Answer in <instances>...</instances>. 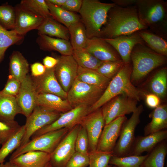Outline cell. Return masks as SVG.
I'll return each mask as SVG.
<instances>
[{
	"label": "cell",
	"instance_id": "25",
	"mask_svg": "<svg viewBox=\"0 0 167 167\" xmlns=\"http://www.w3.org/2000/svg\"><path fill=\"white\" fill-rule=\"evenodd\" d=\"M9 58V75L21 83L28 74L29 63L22 54L18 51H14Z\"/></svg>",
	"mask_w": 167,
	"mask_h": 167
},
{
	"label": "cell",
	"instance_id": "36",
	"mask_svg": "<svg viewBox=\"0 0 167 167\" xmlns=\"http://www.w3.org/2000/svg\"><path fill=\"white\" fill-rule=\"evenodd\" d=\"M25 131L24 125L22 126L15 134L2 145L0 149V164L4 163L8 155L20 146Z\"/></svg>",
	"mask_w": 167,
	"mask_h": 167
},
{
	"label": "cell",
	"instance_id": "7",
	"mask_svg": "<svg viewBox=\"0 0 167 167\" xmlns=\"http://www.w3.org/2000/svg\"><path fill=\"white\" fill-rule=\"evenodd\" d=\"M143 110L142 105L138 106L130 118L123 123L119 139L113 150V155L120 157L129 155L135 138V131L140 122V115Z\"/></svg>",
	"mask_w": 167,
	"mask_h": 167
},
{
	"label": "cell",
	"instance_id": "47",
	"mask_svg": "<svg viewBox=\"0 0 167 167\" xmlns=\"http://www.w3.org/2000/svg\"><path fill=\"white\" fill-rule=\"evenodd\" d=\"M82 3V0H66L61 7L71 12H79Z\"/></svg>",
	"mask_w": 167,
	"mask_h": 167
},
{
	"label": "cell",
	"instance_id": "17",
	"mask_svg": "<svg viewBox=\"0 0 167 167\" xmlns=\"http://www.w3.org/2000/svg\"><path fill=\"white\" fill-rule=\"evenodd\" d=\"M127 119L125 116L118 117L105 125L99 138L96 150L113 152L122 126Z\"/></svg>",
	"mask_w": 167,
	"mask_h": 167
},
{
	"label": "cell",
	"instance_id": "31",
	"mask_svg": "<svg viewBox=\"0 0 167 167\" xmlns=\"http://www.w3.org/2000/svg\"><path fill=\"white\" fill-rule=\"evenodd\" d=\"M167 154L166 140L158 144L150 152L142 165V167H164Z\"/></svg>",
	"mask_w": 167,
	"mask_h": 167
},
{
	"label": "cell",
	"instance_id": "41",
	"mask_svg": "<svg viewBox=\"0 0 167 167\" xmlns=\"http://www.w3.org/2000/svg\"><path fill=\"white\" fill-rule=\"evenodd\" d=\"M89 167H110L109 165L113 152L96 150L88 152Z\"/></svg>",
	"mask_w": 167,
	"mask_h": 167
},
{
	"label": "cell",
	"instance_id": "43",
	"mask_svg": "<svg viewBox=\"0 0 167 167\" xmlns=\"http://www.w3.org/2000/svg\"><path fill=\"white\" fill-rule=\"evenodd\" d=\"M124 64L122 59L103 62L95 70L102 75L111 79L116 75Z\"/></svg>",
	"mask_w": 167,
	"mask_h": 167
},
{
	"label": "cell",
	"instance_id": "48",
	"mask_svg": "<svg viewBox=\"0 0 167 167\" xmlns=\"http://www.w3.org/2000/svg\"><path fill=\"white\" fill-rule=\"evenodd\" d=\"M31 76L37 77L43 75L46 70V68L43 64L39 62L33 63L30 66Z\"/></svg>",
	"mask_w": 167,
	"mask_h": 167
},
{
	"label": "cell",
	"instance_id": "8",
	"mask_svg": "<svg viewBox=\"0 0 167 167\" xmlns=\"http://www.w3.org/2000/svg\"><path fill=\"white\" fill-rule=\"evenodd\" d=\"M61 113L49 110L37 105L31 114L26 118L24 125L25 131L20 146L30 140L36 131L55 121Z\"/></svg>",
	"mask_w": 167,
	"mask_h": 167
},
{
	"label": "cell",
	"instance_id": "46",
	"mask_svg": "<svg viewBox=\"0 0 167 167\" xmlns=\"http://www.w3.org/2000/svg\"><path fill=\"white\" fill-rule=\"evenodd\" d=\"M21 82L9 75L3 89L0 91L2 94L15 97L18 94Z\"/></svg>",
	"mask_w": 167,
	"mask_h": 167
},
{
	"label": "cell",
	"instance_id": "19",
	"mask_svg": "<svg viewBox=\"0 0 167 167\" xmlns=\"http://www.w3.org/2000/svg\"><path fill=\"white\" fill-rule=\"evenodd\" d=\"M54 67L46 69L44 74L37 77H32L38 93H50L67 99V93L62 88L55 75Z\"/></svg>",
	"mask_w": 167,
	"mask_h": 167
},
{
	"label": "cell",
	"instance_id": "20",
	"mask_svg": "<svg viewBox=\"0 0 167 167\" xmlns=\"http://www.w3.org/2000/svg\"><path fill=\"white\" fill-rule=\"evenodd\" d=\"M85 49L102 62L121 59L114 49L101 37H94L88 39Z\"/></svg>",
	"mask_w": 167,
	"mask_h": 167
},
{
	"label": "cell",
	"instance_id": "3",
	"mask_svg": "<svg viewBox=\"0 0 167 167\" xmlns=\"http://www.w3.org/2000/svg\"><path fill=\"white\" fill-rule=\"evenodd\" d=\"M116 5L97 0H83L79 11L88 39L101 37V30L105 24L109 10Z\"/></svg>",
	"mask_w": 167,
	"mask_h": 167
},
{
	"label": "cell",
	"instance_id": "27",
	"mask_svg": "<svg viewBox=\"0 0 167 167\" xmlns=\"http://www.w3.org/2000/svg\"><path fill=\"white\" fill-rule=\"evenodd\" d=\"M151 121L144 129V135L157 132L167 128V106L159 105L149 115Z\"/></svg>",
	"mask_w": 167,
	"mask_h": 167
},
{
	"label": "cell",
	"instance_id": "12",
	"mask_svg": "<svg viewBox=\"0 0 167 167\" xmlns=\"http://www.w3.org/2000/svg\"><path fill=\"white\" fill-rule=\"evenodd\" d=\"M78 124L71 129L50 154V164L53 167H65L75 152V142L79 128Z\"/></svg>",
	"mask_w": 167,
	"mask_h": 167
},
{
	"label": "cell",
	"instance_id": "26",
	"mask_svg": "<svg viewBox=\"0 0 167 167\" xmlns=\"http://www.w3.org/2000/svg\"><path fill=\"white\" fill-rule=\"evenodd\" d=\"M38 34H42L67 41L70 39L68 29L52 17L44 19L37 29Z\"/></svg>",
	"mask_w": 167,
	"mask_h": 167
},
{
	"label": "cell",
	"instance_id": "23",
	"mask_svg": "<svg viewBox=\"0 0 167 167\" xmlns=\"http://www.w3.org/2000/svg\"><path fill=\"white\" fill-rule=\"evenodd\" d=\"M36 41L40 49L45 51H56L62 55H72L73 49L70 42L47 35L38 34Z\"/></svg>",
	"mask_w": 167,
	"mask_h": 167
},
{
	"label": "cell",
	"instance_id": "42",
	"mask_svg": "<svg viewBox=\"0 0 167 167\" xmlns=\"http://www.w3.org/2000/svg\"><path fill=\"white\" fill-rule=\"evenodd\" d=\"M21 126L15 120L6 121L0 119V145H2L15 134Z\"/></svg>",
	"mask_w": 167,
	"mask_h": 167
},
{
	"label": "cell",
	"instance_id": "50",
	"mask_svg": "<svg viewBox=\"0 0 167 167\" xmlns=\"http://www.w3.org/2000/svg\"><path fill=\"white\" fill-rule=\"evenodd\" d=\"M58 62L57 58L53 57L46 56L43 59V65L47 69H49L54 67Z\"/></svg>",
	"mask_w": 167,
	"mask_h": 167
},
{
	"label": "cell",
	"instance_id": "4",
	"mask_svg": "<svg viewBox=\"0 0 167 167\" xmlns=\"http://www.w3.org/2000/svg\"><path fill=\"white\" fill-rule=\"evenodd\" d=\"M134 47L131 55L133 66L131 80L139 81L155 68L164 64L165 56L159 54L143 45L138 44Z\"/></svg>",
	"mask_w": 167,
	"mask_h": 167
},
{
	"label": "cell",
	"instance_id": "1",
	"mask_svg": "<svg viewBox=\"0 0 167 167\" xmlns=\"http://www.w3.org/2000/svg\"><path fill=\"white\" fill-rule=\"evenodd\" d=\"M116 5L108 12L106 22L101 30L100 37L113 38L148 28L139 19L136 8Z\"/></svg>",
	"mask_w": 167,
	"mask_h": 167
},
{
	"label": "cell",
	"instance_id": "13",
	"mask_svg": "<svg viewBox=\"0 0 167 167\" xmlns=\"http://www.w3.org/2000/svg\"><path fill=\"white\" fill-rule=\"evenodd\" d=\"M57 58L55 75L62 88L67 93L76 78L78 66L72 55H61Z\"/></svg>",
	"mask_w": 167,
	"mask_h": 167
},
{
	"label": "cell",
	"instance_id": "9",
	"mask_svg": "<svg viewBox=\"0 0 167 167\" xmlns=\"http://www.w3.org/2000/svg\"><path fill=\"white\" fill-rule=\"evenodd\" d=\"M140 20L148 26L161 22L166 18V3L161 0H137L136 3Z\"/></svg>",
	"mask_w": 167,
	"mask_h": 167
},
{
	"label": "cell",
	"instance_id": "29",
	"mask_svg": "<svg viewBox=\"0 0 167 167\" xmlns=\"http://www.w3.org/2000/svg\"><path fill=\"white\" fill-rule=\"evenodd\" d=\"M76 78L87 84L105 90L111 79L102 75L95 70L78 66Z\"/></svg>",
	"mask_w": 167,
	"mask_h": 167
},
{
	"label": "cell",
	"instance_id": "10",
	"mask_svg": "<svg viewBox=\"0 0 167 167\" xmlns=\"http://www.w3.org/2000/svg\"><path fill=\"white\" fill-rule=\"evenodd\" d=\"M89 107L81 105L73 108L65 113H61L59 118L53 122L35 133L32 136V139L51 131L64 128L72 129L79 124L84 117L88 114Z\"/></svg>",
	"mask_w": 167,
	"mask_h": 167
},
{
	"label": "cell",
	"instance_id": "21",
	"mask_svg": "<svg viewBox=\"0 0 167 167\" xmlns=\"http://www.w3.org/2000/svg\"><path fill=\"white\" fill-rule=\"evenodd\" d=\"M166 129L144 136L135 137L129 156H139L144 152H150L158 144L166 140Z\"/></svg>",
	"mask_w": 167,
	"mask_h": 167
},
{
	"label": "cell",
	"instance_id": "49",
	"mask_svg": "<svg viewBox=\"0 0 167 167\" xmlns=\"http://www.w3.org/2000/svg\"><path fill=\"white\" fill-rule=\"evenodd\" d=\"M145 101L147 105L151 108H156L160 105V98L153 93L147 94Z\"/></svg>",
	"mask_w": 167,
	"mask_h": 167
},
{
	"label": "cell",
	"instance_id": "52",
	"mask_svg": "<svg viewBox=\"0 0 167 167\" xmlns=\"http://www.w3.org/2000/svg\"><path fill=\"white\" fill-rule=\"evenodd\" d=\"M52 4L59 6L62 7L66 2V0H47Z\"/></svg>",
	"mask_w": 167,
	"mask_h": 167
},
{
	"label": "cell",
	"instance_id": "55",
	"mask_svg": "<svg viewBox=\"0 0 167 167\" xmlns=\"http://www.w3.org/2000/svg\"><path fill=\"white\" fill-rule=\"evenodd\" d=\"M47 167H52L51 165H50V164H49L48 166Z\"/></svg>",
	"mask_w": 167,
	"mask_h": 167
},
{
	"label": "cell",
	"instance_id": "38",
	"mask_svg": "<svg viewBox=\"0 0 167 167\" xmlns=\"http://www.w3.org/2000/svg\"><path fill=\"white\" fill-rule=\"evenodd\" d=\"M148 154L142 156H118L113 155L109 164L119 167H142L143 162Z\"/></svg>",
	"mask_w": 167,
	"mask_h": 167
},
{
	"label": "cell",
	"instance_id": "35",
	"mask_svg": "<svg viewBox=\"0 0 167 167\" xmlns=\"http://www.w3.org/2000/svg\"><path fill=\"white\" fill-rule=\"evenodd\" d=\"M138 34L151 49L164 56L167 55V43L163 38L150 32L140 31Z\"/></svg>",
	"mask_w": 167,
	"mask_h": 167
},
{
	"label": "cell",
	"instance_id": "30",
	"mask_svg": "<svg viewBox=\"0 0 167 167\" xmlns=\"http://www.w3.org/2000/svg\"><path fill=\"white\" fill-rule=\"evenodd\" d=\"M52 17L68 28L72 25L81 20L80 17L74 12L55 6L45 0Z\"/></svg>",
	"mask_w": 167,
	"mask_h": 167
},
{
	"label": "cell",
	"instance_id": "2",
	"mask_svg": "<svg viewBox=\"0 0 167 167\" xmlns=\"http://www.w3.org/2000/svg\"><path fill=\"white\" fill-rule=\"evenodd\" d=\"M132 67L129 63H124L116 75L111 79L99 99L89 107L88 114L100 108L115 97L123 95L139 101L140 92L131 83Z\"/></svg>",
	"mask_w": 167,
	"mask_h": 167
},
{
	"label": "cell",
	"instance_id": "40",
	"mask_svg": "<svg viewBox=\"0 0 167 167\" xmlns=\"http://www.w3.org/2000/svg\"><path fill=\"white\" fill-rule=\"evenodd\" d=\"M15 12V7L8 4L0 5V25L7 30L14 29Z\"/></svg>",
	"mask_w": 167,
	"mask_h": 167
},
{
	"label": "cell",
	"instance_id": "54",
	"mask_svg": "<svg viewBox=\"0 0 167 167\" xmlns=\"http://www.w3.org/2000/svg\"><path fill=\"white\" fill-rule=\"evenodd\" d=\"M110 167H119L117 166L113 165V166H111Z\"/></svg>",
	"mask_w": 167,
	"mask_h": 167
},
{
	"label": "cell",
	"instance_id": "33",
	"mask_svg": "<svg viewBox=\"0 0 167 167\" xmlns=\"http://www.w3.org/2000/svg\"><path fill=\"white\" fill-rule=\"evenodd\" d=\"M24 37L14 30H6L0 25V63L3 60L8 48L12 45L21 44Z\"/></svg>",
	"mask_w": 167,
	"mask_h": 167
},
{
	"label": "cell",
	"instance_id": "15",
	"mask_svg": "<svg viewBox=\"0 0 167 167\" xmlns=\"http://www.w3.org/2000/svg\"><path fill=\"white\" fill-rule=\"evenodd\" d=\"M79 124L84 126L86 130L90 151L96 150L99 138L105 125L101 109L87 115Z\"/></svg>",
	"mask_w": 167,
	"mask_h": 167
},
{
	"label": "cell",
	"instance_id": "39",
	"mask_svg": "<svg viewBox=\"0 0 167 167\" xmlns=\"http://www.w3.org/2000/svg\"><path fill=\"white\" fill-rule=\"evenodd\" d=\"M20 4L44 19L52 17L45 0H22Z\"/></svg>",
	"mask_w": 167,
	"mask_h": 167
},
{
	"label": "cell",
	"instance_id": "24",
	"mask_svg": "<svg viewBox=\"0 0 167 167\" xmlns=\"http://www.w3.org/2000/svg\"><path fill=\"white\" fill-rule=\"evenodd\" d=\"M37 105L61 113H65L73 109L67 99L50 93L38 94Z\"/></svg>",
	"mask_w": 167,
	"mask_h": 167
},
{
	"label": "cell",
	"instance_id": "22",
	"mask_svg": "<svg viewBox=\"0 0 167 167\" xmlns=\"http://www.w3.org/2000/svg\"><path fill=\"white\" fill-rule=\"evenodd\" d=\"M50 154L39 151L24 153L9 161L18 167H47L50 164Z\"/></svg>",
	"mask_w": 167,
	"mask_h": 167
},
{
	"label": "cell",
	"instance_id": "32",
	"mask_svg": "<svg viewBox=\"0 0 167 167\" xmlns=\"http://www.w3.org/2000/svg\"><path fill=\"white\" fill-rule=\"evenodd\" d=\"M70 43L73 50L85 49L88 38L84 26L81 20L68 28Z\"/></svg>",
	"mask_w": 167,
	"mask_h": 167
},
{
	"label": "cell",
	"instance_id": "37",
	"mask_svg": "<svg viewBox=\"0 0 167 167\" xmlns=\"http://www.w3.org/2000/svg\"><path fill=\"white\" fill-rule=\"evenodd\" d=\"M152 92L160 98L166 96L167 89V71L166 68L159 70L154 75L150 84Z\"/></svg>",
	"mask_w": 167,
	"mask_h": 167
},
{
	"label": "cell",
	"instance_id": "45",
	"mask_svg": "<svg viewBox=\"0 0 167 167\" xmlns=\"http://www.w3.org/2000/svg\"><path fill=\"white\" fill-rule=\"evenodd\" d=\"M88 153L75 152L67 163L65 167H86L88 166Z\"/></svg>",
	"mask_w": 167,
	"mask_h": 167
},
{
	"label": "cell",
	"instance_id": "16",
	"mask_svg": "<svg viewBox=\"0 0 167 167\" xmlns=\"http://www.w3.org/2000/svg\"><path fill=\"white\" fill-rule=\"evenodd\" d=\"M15 19L14 30L19 34L24 36L28 32L36 29L44 19L35 14L20 4L14 6Z\"/></svg>",
	"mask_w": 167,
	"mask_h": 167
},
{
	"label": "cell",
	"instance_id": "28",
	"mask_svg": "<svg viewBox=\"0 0 167 167\" xmlns=\"http://www.w3.org/2000/svg\"><path fill=\"white\" fill-rule=\"evenodd\" d=\"M21 114L15 97L0 92V119L6 121L15 120V116Z\"/></svg>",
	"mask_w": 167,
	"mask_h": 167
},
{
	"label": "cell",
	"instance_id": "34",
	"mask_svg": "<svg viewBox=\"0 0 167 167\" xmlns=\"http://www.w3.org/2000/svg\"><path fill=\"white\" fill-rule=\"evenodd\" d=\"M72 55L78 66L84 68L96 70L103 62L96 58L85 49L73 50Z\"/></svg>",
	"mask_w": 167,
	"mask_h": 167
},
{
	"label": "cell",
	"instance_id": "53",
	"mask_svg": "<svg viewBox=\"0 0 167 167\" xmlns=\"http://www.w3.org/2000/svg\"><path fill=\"white\" fill-rule=\"evenodd\" d=\"M0 167H18L10 161L0 164Z\"/></svg>",
	"mask_w": 167,
	"mask_h": 167
},
{
	"label": "cell",
	"instance_id": "14",
	"mask_svg": "<svg viewBox=\"0 0 167 167\" xmlns=\"http://www.w3.org/2000/svg\"><path fill=\"white\" fill-rule=\"evenodd\" d=\"M38 94L32 76L27 75L21 82L19 92L16 96L22 114L26 118L37 105Z\"/></svg>",
	"mask_w": 167,
	"mask_h": 167
},
{
	"label": "cell",
	"instance_id": "51",
	"mask_svg": "<svg viewBox=\"0 0 167 167\" xmlns=\"http://www.w3.org/2000/svg\"><path fill=\"white\" fill-rule=\"evenodd\" d=\"M137 0H114L113 3L120 6H126L136 4Z\"/></svg>",
	"mask_w": 167,
	"mask_h": 167
},
{
	"label": "cell",
	"instance_id": "11",
	"mask_svg": "<svg viewBox=\"0 0 167 167\" xmlns=\"http://www.w3.org/2000/svg\"><path fill=\"white\" fill-rule=\"evenodd\" d=\"M137 104L136 100L123 95L109 100L101 109L105 125L118 117L133 113L137 109Z\"/></svg>",
	"mask_w": 167,
	"mask_h": 167
},
{
	"label": "cell",
	"instance_id": "5",
	"mask_svg": "<svg viewBox=\"0 0 167 167\" xmlns=\"http://www.w3.org/2000/svg\"><path fill=\"white\" fill-rule=\"evenodd\" d=\"M70 130L62 128L45 133L32 139L26 144L16 149L10 159L32 151H39L50 154Z\"/></svg>",
	"mask_w": 167,
	"mask_h": 167
},
{
	"label": "cell",
	"instance_id": "44",
	"mask_svg": "<svg viewBox=\"0 0 167 167\" xmlns=\"http://www.w3.org/2000/svg\"><path fill=\"white\" fill-rule=\"evenodd\" d=\"M88 139L86 130L84 126L80 125L75 142V152L88 153Z\"/></svg>",
	"mask_w": 167,
	"mask_h": 167
},
{
	"label": "cell",
	"instance_id": "18",
	"mask_svg": "<svg viewBox=\"0 0 167 167\" xmlns=\"http://www.w3.org/2000/svg\"><path fill=\"white\" fill-rule=\"evenodd\" d=\"M103 39L114 49L124 63L129 62L131 54L134 47L138 44L143 45V40L139 34L135 32L113 38Z\"/></svg>",
	"mask_w": 167,
	"mask_h": 167
},
{
	"label": "cell",
	"instance_id": "6",
	"mask_svg": "<svg viewBox=\"0 0 167 167\" xmlns=\"http://www.w3.org/2000/svg\"><path fill=\"white\" fill-rule=\"evenodd\" d=\"M104 90L76 78L67 92V100L73 108L81 105L90 106L99 99Z\"/></svg>",
	"mask_w": 167,
	"mask_h": 167
}]
</instances>
